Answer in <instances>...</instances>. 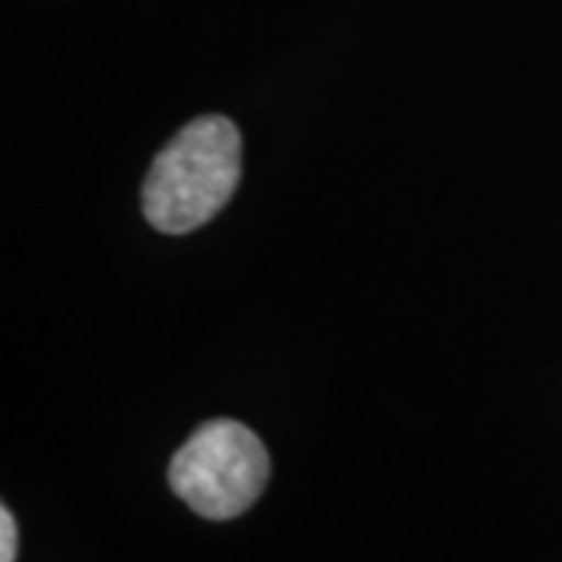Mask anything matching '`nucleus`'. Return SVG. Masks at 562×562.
<instances>
[{"mask_svg":"<svg viewBox=\"0 0 562 562\" xmlns=\"http://www.w3.org/2000/svg\"><path fill=\"white\" fill-rule=\"evenodd\" d=\"M241 179V132L225 116L188 122L157 154L144 179V216L166 235L210 222Z\"/></svg>","mask_w":562,"mask_h":562,"instance_id":"obj_1","label":"nucleus"},{"mask_svg":"<svg viewBox=\"0 0 562 562\" xmlns=\"http://www.w3.org/2000/svg\"><path fill=\"white\" fill-rule=\"evenodd\" d=\"M269 482V453L241 422L201 425L169 462V487L198 516L225 522L260 501Z\"/></svg>","mask_w":562,"mask_h":562,"instance_id":"obj_2","label":"nucleus"},{"mask_svg":"<svg viewBox=\"0 0 562 562\" xmlns=\"http://www.w3.org/2000/svg\"><path fill=\"white\" fill-rule=\"evenodd\" d=\"M16 550H20L16 519H13V513L3 506V509H0V562H16Z\"/></svg>","mask_w":562,"mask_h":562,"instance_id":"obj_3","label":"nucleus"}]
</instances>
